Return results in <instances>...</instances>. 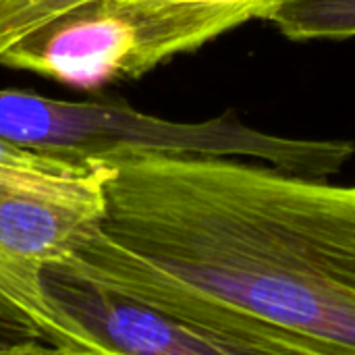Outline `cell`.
I'll use <instances>...</instances> for the list:
<instances>
[{"mask_svg": "<svg viewBox=\"0 0 355 355\" xmlns=\"http://www.w3.org/2000/svg\"><path fill=\"white\" fill-rule=\"evenodd\" d=\"M54 268L229 341L355 354V185L233 156L125 152Z\"/></svg>", "mask_w": 355, "mask_h": 355, "instance_id": "6da1fadb", "label": "cell"}, {"mask_svg": "<svg viewBox=\"0 0 355 355\" xmlns=\"http://www.w3.org/2000/svg\"><path fill=\"white\" fill-rule=\"evenodd\" d=\"M229 116L175 123L123 102H67L0 89V137L58 158L94 162L125 152H173L260 158L285 171L302 164V139L268 135Z\"/></svg>", "mask_w": 355, "mask_h": 355, "instance_id": "7a4b0ae2", "label": "cell"}, {"mask_svg": "<svg viewBox=\"0 0 355 355\" xmlns=\"http://www.w3.org/2000/svg\"><path fill=\"white\" fill-rule=\"evenodd\" d=\"M106 175V160L73 175L0 171V302L54 354L77 355V347L46 297L44 270L102 220Z\"/></svg>", "mask_w": 355, "mask_h": 355, "instance_id": "3957f363", "label": "cell"}, {"mask_svg": "<svg viewBox=\"0 0 355 355\" xmlns=\"http://www.w3.org/2000/svg\"><path fill=\"white\" fill-rule=\"evenodd\" d=\"M164 58L141 0H92L31 29L0 52V64L81 89L137 79Z\"/></svg>", "mask_w": 355, "mask_h": 355, "instance_id": "277c9868", "label": "cell"}, {"mask_svg": "<svg viewBox=\"0 0 355 355\" xmlns=\"http://www.w3.org/2000/svg\"><path fill=\"white\" fill-rule=\"evenodd\" d=\"M44 291L77 355H237L208 331L54 266L44 270Z\"/></svg>", "mask_w": 355, "mask_h": 355, "instance_id": "5b68a950", "label": "cell"}, {"mask_svg": "<svg viewBox=\"0 0 355 355\" xmlns=\"http://www.w3.org/2000/svg\"><path fill=\"white\" fill-rule=\"evenodd\" d=\"M164 25L171 56L187 54L223 33L262 19L277 0H146Z\"/></svg>", "mask_w": 355, "mask_h": 355, "instance_id": "8992f818", "label": "cell"}, {"mask_svg": "<svg viewBox=\"0 0 355 355\" xmlns=\"http://www.w3.org/2000/svg\"><path fill=\"white\" fill-rule=\"evenodd\" d=\"M264 21L291 42L355 37V0H277Z\"/></svg>", "mask_w": 355, "mask_h": 355, "instance_id": "52a82bcc", "label": "cell"}, {"mask_svg": "<svg viewBox=\"0 0 355 355\" xmlns=\"http://www.w3.org/2000/svg\"><path fill=\"white\" fill-rule=\"evenodd\" d=\"M83 2L92 0H0V52L31 29Z\"/></svg>", "mask_w": 355, "mask_h": 355, "instance_id": "ba28073f", "label": "cell"}, {"mask_svg": "<svg viewBox=\"0 0 355 355\" xmlns=\"http://www.w3.org/2000/svg\"><path fill=\"white\" fill-rule=\"evenodd\" d=\"M96 162V160H94ZM94 162H77L69 158H58L42 154L29 148H21L0 137V171H27V173H56L73 175L87 171Z\"/></svg>", "mask_w": 355, "mask_h": 355, "instance_id": "9c48e42d", "label": "cell"}]
</instances>
